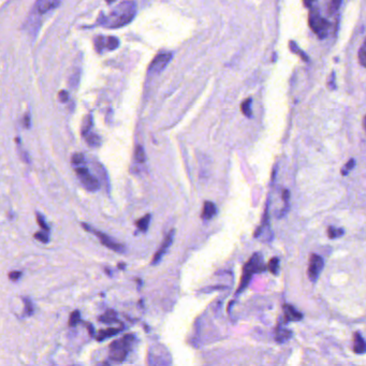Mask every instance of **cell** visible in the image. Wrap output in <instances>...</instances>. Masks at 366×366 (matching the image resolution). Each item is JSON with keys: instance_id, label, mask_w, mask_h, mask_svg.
<instances>
[{"instance_id": "obj_1", "label": "cell", "mask_w": 366, "mask_h": 366, "mask_svg": "<svg viewBox=\"0 0 366 366\" xmlns=\"http://www.w3.org/2000/svg\"><path fill=\"white\" fill-rule=\"evenodd\" d=\"M137 14V5L131 0H126L112 10L109 15L99 18V23L108 28H118L129 24Z\"/></svg>"}, {"instance_id": "obj_6", "label": "cell", "mask_w": 366, "mask_h": 366, "mask_svg": "<svg viewBox=\"0 0 366 366\" xmlns=\"http://www.w3.org/2000/svg\"><path fill=\"white\" fill-rule=\"evenodd\" d=\"M323 269V259L316 253L310 254L308 264V277L312 281L317 280Z\"/></svg>"}, {"instance_id": "obj_10", "label": "cell", "mask_w": 366, "mask_h": 366, "mask_svg": "<svg viewBox=\"0 0 366 366\" xmlns=\"http://www.w3.org/2000/svg\"><path fill=\"white\" fill-rule=\"evenodd\" d=\"M284 318L285 322H291V321H299L303 319V315L297 310L290 304L284 305Z\"/></svg>"}, {"instance_id": "obj_24", "label": "cell", "mask_w": 366, "mask_h": 366, "mask_svg": "<svg viewBox=\"0 0 366 366\" xmlns=\"http://www.w3.org/2000/svg\"><path fill=\"white\" fill-rule=\"evenodd\" d=\"M269 270L272 274L277 275L279 270V260L278 258H272L269 262Z\"/></svg>"}, {"instance_id": "obj_12", "label": "cell", "mask_w": 366, "mask_h": 366, "mask_svg": "<svg viewBox=\"0 0 366 366\" xmlns=\"http://www.w3.org/2000/svg\"><path fill=\"white\" fill-rule=\"evenodd\" d=\"M217 213V208H216V205L210 202V201H205L203 205V209H202V215L201 217L203 220H209L212 219L214 216Z\"/></svg>"}, {"instance_id": "obj_13", "label": "cell", "mask_w": 366, "mask_h": 366, "mask_svg": "<svg viewBox=\"0 0 366 366\" xmlns=\"http://www.w3.org/2000/svg\"><path fill=\"white\" fill-rule=\"evenodd\" d=\"M353 350L357 354H363L366 352V342L361 334L356 333L353 341Z\"/></svg>"}, {"instance_id": "obj_14", "label": "cell", "mask_w": 366, "mask_h": 366, "mask_svg": "<svg viewBox=\"0 0 366 366\" xmlns=\"http://www.w3.org/2000/svg\"><path fill=\"white\" fill-rule=\"evenodd\" d=\"M291 337H292V332L291 331L282 328V326H278V328L276 329L275 340H276L277 343H285L287 341H289Z\"/></svg>"}, {"instance_id": "obj_40", "label": "cell", "mask_w": 366, "mask_h": 366, "mask_svg": "<svg viewBox=\"0 0 366 366\" xmlns=\"http://www.w3.org/2000/svg\"><path fill=\"white\" fill-rule=\"evenodd\" d=\"M363 125H364V129H365V131H366V115H365V117H364V123H363Z\"/></svg>"}, {"instance_id": "obj_8", "label": "cell", "mask_w": 366, "mask_h": 366, "mask_svg": "<svg viewBox=\"0 0 366 366\" xmlns=\"http://www.w3.org/2000/svg\"><path fill=\"white\" fill-rule=\"evenodd\" d=\"M92 233H93V234L97 235V237L99 238L100 242H101L105 247H108L109 249H112L113 252H124V246L121 245V244H118V243L114 242L113 240H111V238L107 234H104V233L97 232V231H92Z\"/></svg>"}, {"instance_id": "obj_3", "label": "cell", "mask_w": 366, "mask_h": 366, "mask_svg": "<svg viewBox=\"0 0 366 366\" xmlns=\"http://www.w3.org/2000/svg\"><path fill=\"white\" fill-rule=\"evenodd\" d=\"M133 342H135V336L131 334H126L120 340L114 341L110 346V359L116 363L124 362Z\"/></svg>"}, {"instance_id": "obj_15", "label": "cell", "mask_w": 366, "mask_h": 366, "mask_svg": "<svg viewBox=\"0 0 366 366\" xmlns=\"http://www.w3.org/2000/svg\"><path fill=\"white\" fill-rule=\"evenodd\" d=\"M120 328H109V329H105V330H101L99 331L98 334L96 335V338L97 341H103L105 340V338H109V337H112L114 335L117 334V333L120 332Z\"/></svg>"}, {"instance_id": "obj_18", "label": "cell", "mask_w": 366, "mask_h": 366, "mask_svg": "<svg viewBox=\"0 0 366 366\" xmlns=\"http://www.w3.org/2000/svg\"><path fill=\"white\" fill-rule=\"evenodd\" d=\"M151 218H152V216L149 215V214H147V215L144 216V217L138 219L137 221V223H136V225H137V228L140 229L142 232H146L147 229H148L149 223H151Z\"/></svg>"}, {"instance_id": "obj_17", "label": "cell", "mask_w": 366, "mask_h": 366, "mask_svg": "<svg viewBox=\"0 0 366 366\" xmlns=\"http://www.w3.org/2000/svg\"><path fill=\"white\" fill-rule=\"evenodd\" d=\"M99 320L102 321L103 323H112V322H118L117 318H116V313L114 310H107V313L102 315L101 317H99Z\"/></svg>"}, {"instance_id": "obj_38", "label": "cell", "mask_w": 366, "mask_h": 366, "mask_svg": "<svg viewBox=\"0 0 366 366\" xmlns=\"http://www.w3.org/2000/svg\"><path fill=\"white\" fill-rule=\"evenodd\" d=\"M315 1H316V0H303V3L306 8H312V5Z\"/></svg>"}, {"instance_id": "obj_29", "label": "cell", "mask_w": 366, "mask_h": 366, "mask_svg": "<svg viewBox=\"0 0 366 366\" xmlns=\"http://www.w3.org/2000/svg\"><path fill=\"white\" fill-rule=\"evenodd\" d=\"M71 162L73 164H77V165L81 164V163H84L85 162L84 155H83V154H74L71 158Z\"/></svg>"}, {"instance_id": "obj_37", "label": "cell", "mask_w": 366, "mask_h": 366, "mask_svg": "<svg viewBox=\"0 0 366 366\" xmlns=\"http://www.w3.org/2000/svg\"><path fill=\"white\" fill-rule=\"evenodd\" d=\"M87 172H88V169L85 168V166H76L75 168V173L79 176L87 173Z\"/></svg>"}, {"instance_id": "obj_26", "label": "cell", "mask_w": 366, "mask_h": 366, "mask_svg": "<svg viewBox=\"0 0 366 366\" xmlns=\"http://www.w3.org/2000/svg\"><path fill=\"white\" fill-rule=\"evenodd\" d=\"M81 319V315L79 310H74L73 313L71 314L70 319H69V326H75L76 324H79Z\"/></svg>"}, {"instance_id": "obj_20", "label": "cell", "mask_w": 366, "mask_h": 366, "mask_svg": "<svg viewBox=\"0 0 366 366\" xmlns=\"http://www.w3.org/2000/svg\"><path fill=\"white\" fill-rule=\"evenodd\" d=\"M86 141L91 147H98L101 144V138L99 137V136L95 135V133H88L86 136Z\"/></svg>"}, {"instance_id": "obj_4", "label": "cell", "mask_w": 366, "mask_h": 366, "mask_svg": "<svg viewBox=\"0 0 366 366\" xmlns=\"http://www.w3.org/2000/svg\"><path fill=\"white\" fill-rule=\"evenodd\" d=\"M308 25L310 27V29H312L320 39H322L326 36V33H328V30L330 28V23L320 15L317 9H312L309 11Z\"/></svg>"}, {"instance_id": "obj_31", "label": "cell", "mask_w": 366, "mask_h": 366, "mask_svg": "<svg viewBox=\"0 0 366 366\" xmlns=\"http://www.w3.org/2000/svg\"><path fill=\"white\" fill-rule=\"evenodd\" d=\"M33 237H35L36 240L40 241L41 243H44V244L48 243V241H49V238H48L47 234H46V233H44V232H36L35 235H33Z\"/></svg>"}, {"instance_id": "obj_39", "label": "cell", "mask_w": 366, "mask_h": 366, "mask_svg": "<svg viewBox=\"0 0 366 366\" xmlns=\"http://www.w3.org/2000/svg\"><path fill=\"white\" fill-rule=\"evenodd\" d=\"M24 126L26 127V128H29L30 127V117L29 115H26L25 118H24Z\"/></svg>"}, {"instance_id": "obj_19", "label": "cell", "mask_w": 366, "mask_h": 366, "mask_svg": "<svg viewBox=\"0 0 366 366\" xmlns=\"http://www.w3.org/2000/svg\"><path fill=\"white\" fill-rule=\"evenodd\" d=\"M289 47H290V49H291V51H292L293 53H295V54H297L298 56L301 57V59L304 60L305 63H308V62H309V58H308L307 55L305 54V53L302 51V49L299 48V47L297 46V43H295L293 41H290V42H289Z\"/></svg>"}, {"instance_id": "obj_30", "label": "cell", "mask_w": 366, "mask_h": 366, "mask_svg": "<svg viewBox=\"0 0 366 366\" xmlns=\"http://www.w3.org/2000/svg\"><path fill=\"white\" fill-rule=\"evenodd\" d=\"M24 304H25V316H30L33 313V307H32V303L30 302V299L24 297L23 298Z\"/></svg>"}, {"instance_id": "obj_21", "label": "cell", "mask_w": 366, "mask_h": 366, "mask_svg": "<svg viewBox=\"0 0 366 366\" xmlns=\"http://www.w3.org/2000/svg\"><path fill=\"white\" fill-rule=\"evenodd\" d=\"M118 46H119V41L117 38L109 37L105 39V47L110 49V51H114V49H116Z\"/></svg>"}, {"instance_id": "obj_9", "label": "cell", "mask_w": 366, "mask_h": 366, "mask_svg": "<svg viewBox=\"0 0 366 366\" xmlns=\"http://www.w3.org/2000/svg\"><path fill=\"white\" fill-rule=\"evenodd\" d=\"M80 180L82 182V184L84 185V187L88 191H97L100 188L99 181L96 179L95 176H92L90 172L87 173L80 175Z\"/></svg>"}, {"instance_id": "obj_34", "label": "cell", "mask_w": 366, "mask_h": 366, "mask_svg": "<svg viewBox=\"0 0 366 366\" xmlns=\"http://www.w3.org/2000/svg\"><path fill=\"white\" fill-rule=\"evenodd\" d=\"M37 223L39 226H40V228L43 229L44 231H46V232L49 231V227L46 225V220H44V218L41 215H37Z\"/></svg>"}, {"instance_id": "obj_16", "label": "cell", "mask_w": 366, "mask_h": 366, "mask_svg": "<svg viewBox=\"0 0 366 366\" xmlns=\"http://www.w3.org/2000/svg\"><path fill=\"white\" fill-rule=\"evenodd\" d=\"M252 98H247L246 100H244L241 104V110L242 113L246 116V117L251 118L252 116Z\"/></svg>"}, {"instance_id": "obj_7", "label": "cell", "mask_w": 366, "mask_h": 366, "mask_svg": "<svg viewBox=\"0 0 366 366\" xmlns=\"http://www.w3.org/2000/svg\"><path fill=\"white\" fill-rule=\"evenodd\" d=\"M174 235H175V230L172 229L169 234L165 236L163 243L161 244V247H160L157 252L154 254V258L152 260V264H157L160 260H161V258L163 257V254L166 252V251H168L169 247L172 245V243H173V240H174Z\"/></svg>"}, {"instance_id": "obj_5", "label": "cell", "mask_w": 366, "mask_h": 366, "mask_svg": "<svg viewBox=\"0 0 366 366\" xmlns=\"http://www.w3.org/2000/svg\"><path fill=\"white\" fill-rule=\"evenodd\" d=\"M172 59V54L171 53H160L158 54L155 59L149 65L148 68V73L149 74H159L160 72H162L165 67L168 66L170 60Z\"/></svg>"}, {"instance_id": "obj_28", "label": "cell", "mask_w": 366, "mask_h": 366, "mask_svg": "<svg viewBox=\"0 0 366 366\" xmlns=\"http://www.w3.org/2000/svg\"><path fill=\"white\" fill-rule=\"evenodd\" d=\"M354 165H356V161H354V159L351 158L350 160H348V162L345 164V166H343V170H342V174L343 176L347 175L349 172H350L353 169Z\"/></svg>"}, {"instance_id": "obj_22", "label": "cell", "mask_w": 366, "mask_h": 366, "mask_svg": "<svg viewBox=\"0 0 366 366\" xmlns=\"http://www.w3.org/2000/svg\"><path fill=\"white\" fill-rule=\"evenodd\" d=\"M345 234V231L342 228H335V227H329L328 235L330 238H337Z\"/></svg>"}, {"instance_id": "obj_35", "label": "cell", "mask_w": 366, "mask_h": 366, "mask_svg": "<svg viewBox=\"0 0 366 366\" xmlns=\"http://www.w3.org/2000/svg\"><path fill=\"white\" fill-rule=\"evenodd\" d=\"M21 276H22V273H21V272H19V271H13V272H11V273L9 274V278H10L11 280L15 281V280H18Z\"/></svg>"}, {"instance_id": "obj_41", "label": "cell", "mask_w": 366, "mask_h": 366, "mask_svg": "<svg viewBox=\"0 0 366 366\" xmlns=\"http://www.w3.org/2000/svg\"><path fill=\"white\" fill-rule=\"evenodd\" d=\"M115 1V0H107V2L108 3H112V2H114Z\"/></svg>"}, {"instance_id": "obj_32", "label": "cell", "mask_w": 366, "mask_h": 366, "mask_svg": "<svg viewBox=\"0 0 366 366\" xmlns=\"http://www.w3.org/2000/svg\"><path fill=\"white\" fill-rule=\"evenodd\" d=\"M92 116L90 115V116H88V117H87V121H86V123H84V125H83V128H82V133H83V136H87V135H88V132H90V129H91V127H92Z\"/></svg>"}, {"instance_id": "obj_25", "label": "cell", "mask_w": 366, "mask_h": 366, "mask_svg": "<svg viewBox=\"0 0 366 366\" xmlns=\"http://www.w3.org/2000/svg\"><path fill=\"white\" fill-rule=\"evenodd\" d=\"M359 62L364 68H366V39L363 43V46L359 49Z\"/></svg>"}, {"instance_id": "obj_27", "label": "cell", "mask_w": 366, "mask_h": 366, "mask_svg": "<svg viewBox=\"0 0 366 366\" xmlns=\"http://www.w3.org/2000/svg\"><path fill=\"white\" fill-rule=\"evenodd\" d=\"M342 1H343V0H331L330 3H329V12L331 14L335 13L336 11L340 9Z\"/></svg>"}, {"instance_id": "obj_33", "label": "cell", "mask_w": 366, "mask_h": 366, "mask_svg": "<svg viewBox=\"0 0 366 366\" xmlns=\"http://www.w3.org/2000/svg\"><path fill=\"white\" fill-rule=\"evenodd\" d=\"M95 46L98 52H101L105 47V39L103 37H98L95 41Z\"/></svg>"}, {"instance_id": "obj_36", "label": "cell", "mask_w": 366, "mask_h": 366, "mask_svg": "<svg viewBox=\"0 0 366 366\" xmlns=\"http://www.w3.org/2000/svg\"><path fill=\"white\" fill-rule=\"evenodd\" d=\"M58 96H59V100H60V101H62V102H66V101H68L69 96H68V92H65V91L59 92Z\"/></svg>"}, {"instance_id": "obj_11", "label": "cell", "mask_w": 366, "mask_h": 366, "mask_svg": "<svg viewBox=\"0 0 366 366\" xmlns=\"http://www.w3.org/2000/svg\"><path fill=\"white\" fill-rule=\"evenodd\" d=\"M59 4V0H37L36 9L39 13H46L49 10L56 8Z\"/></svg>"}, {"instance_id": "obj_2", "label": "cell", "mask_w": 366, "mask_h": 366, "mask_svg": "<svg viewBox=\"0 0 366 366\" xmlns=\"http://www.w3.org/2000/svg\"><path fill=\"white\" fill-rule=\"evenodd\" d=\"M265 266L263 264V256L261 253H254L253 256L248 260L247 263L245 264L243 269V275L241 278L240 286H238V290L236 293L242 292L244 289H246L249 282H251L252 277L254 273H259V272L265 271Z\"/></svg>"}, {"instance_id": "obj_23", "label": "cell", "mask_w": 366, "mask_h": 366, "mask_svg": "<svg viewBox=\"0 0 366 366\" xmlns=\"http://www.w3.org/2000/svg\"><path fill=\"white\" fill-rule=\"evenodd\" d=\"M135 158L136 161L138 163L145 162V152H144V148L141 145L137 146L135 152Z\"/></svg>"}]
</instances>
